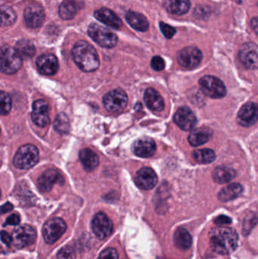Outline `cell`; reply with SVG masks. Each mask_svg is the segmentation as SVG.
I'll use <instances>...</instances> for the list:
<instances>
[{"label": "cell", "instance_id": "6da1fadb", "mask_svg": "<svg viewBox=\"0 0 258 259\" xmlns=\"http://www.w3.org/2000/svg\"><path fill=\"white\" fill-rule=\"evenodd\" d=\"M211 247L220 255H228L236 250L239 236L235 230L225 227L213 228L209 234Z\"/></svg>", "mask_w": 258, "mask_h": 259}, {"label": "cell", "instance_id": "7a4b0ae2", "mask_svg": "<svg viewBox=\"0 0 258 259\" xmlns=\"http://www.w3.org/2000/svg\"><path fill=\"white\" fill-rule=\"evenodd\" d=\"M71 54L76 65L85 72L96 71L99 67L98 53L95 48L87 42H77L72 49Z\"/></svg>", "mask_w": 258, "mask_h": 259}, {"label": "cell", "instance_id": "3957f363", "mask_svg": "<svg viewBox=\"0 0 258 259\" xmlns=\"http://www.w3.org/2000/svg\"><path fill=\"white\" fill-rule=\"evenodd\" d=\"M22 57L15 49L9 46L0 47V71L6 74H13L22 66Z\"/></svg>", "mask_w": 258, "mask_h": 259}, {"label": "cell", "instance_id": "277c9868", "mask_svg": "<svg viewBox=\"0 0 258 259\" xmlns=\"http://www.w3.org/2000/svg\"><path fill=\"white\" fill-rule=\"evenodd\" d=\"M39 161V150L31 144L24 145L17 151L13 164L20 170H27L33 167Z\"/></svg>", "mask_w": 258, "mask_h": 259}, {"label": "cell", "instance_id": "5b68a950", "mask_svg": "<svg viewBox=\"0 0 258 259\" xmlns=\"http://www.w3.org/2000/svg\"><path fill=\"white\" fill-rule=\"evenodd\" d=\"M88 34L92 40L104 48H113L118 44V37L115 33L95 23L89 26Z\"/></svg>", "mask_w": 258, "mask_h": 259}, {"label": "cell", "instance_id": "8992f818", "mask_svg": "<svg viewBox=\"0 0 258 259\" xmlns=\"http://www.w3.org/2000/svg\"><path fill=\"white\" fill-rule=\"evenodd\" d=\"M128 103V97L122 89L113 90L103 97V106L111 113L122 112Z\"/></svg>", "mask_w": 258, "mask_h": 259}, {"label": "cell", "instance_id": "52a82bcc", "mask_svg": "<svg viewBox=\"0 0 258 259\" xmlns=\"http://www.w3.org/2000/svg\"><path fill=\"white\" fill-rule=\"evenodd\" d=\"M201 91L207 97L221 99L227 94V88L222 80L215 76H204L199 80Z\"/></svg>", "mask_w": 258, "mask_h": 259}, {"label": "cell", "instance_id": "ba28073f", "mask_svg": "<svg viewBox=\"0 0 258 259\" xmlns=\"http://www.w3.org/2000/svg\"><path fill=\"white\" fill-rule=\"evenodd\" d=\"M65 222L59 218H53L45 222L42 228V236L47 243H56L66 231Z\"/></svg>", "mask_w": 258, "mask_h": 259}, {"label": "cell", "instance_id": "9c48e42d", "mask_svg": "<svg viewBox=\"0 0 258 259\" xmlns=\"http://www.w3.org/2000/svg\"><path fill=\"white\" fill-rule=\"evenodd\" d=\"M203 55L199 49L195 47H188L180 50L177 53V62L183 68L193 69L201 63Z\"/></svg>", "mask_w": 258, "mask_h": 259}, {"label": "cell", "instance_id": "30bf717a", "mask_svg": "<svg viewBox=\"0 0 258 259\" xmlns=\"http://www.w3.org/2000/svg\"><path fill=\"white\" fill-rule=\"evenodd\" d=\"M36 233L30 225H21L12 232V243L18 249L27 247L34 243Z\"/></svg>", "mask_w": 258, "mask_h": 259}, {"label": "cell", "instance_id": "8fae6325", "mask_svg": "<svg viewBox=\"0 0 258 259\" xmlns=\"http://www.w3.org/2000/svg\"><path fill=\"white\" fill-rule=\"evenodd\" d=\"M91 228L97 238L104 240L112 234L113 223L107 214L104 212H98L92 219Z\"/></svg>", "mask_w": 258, "mask_h": 259}, {"label": "cell", "instance_id": "7c38bea8", "mask_svg": "<svg viewBox=\"0 0 258 259\" xmlns=\"http://www.w3.org/2000/svg\"><path fill=\"white\" fill-rule=\"evenodd\" d=\"M24 22L30 28H38L42 25L45 19V12L40 5L33 3L24 9Z\"/></svg>", "mask_w": 258, "mask_h": 259}, {"label": "cell", "instance_id": "4fadbf2b", "mask_svg": "<svg viewBox=\"0 0 258 259\" xmlns=\"http://www.w3.org/2000/svg\"><path fill=\"white\" fill-rule=\"evenodd\" d=\"M174 121L180 129L189 131L196 125L197 118L195 113L189 108L183 106L176 112Z\"/></svg>", "mask_w": 258, "mask_h": 259}, {"label": "cell", "instance_id": "5bb4252c", "mask_svg": "<svg viewBox=\"0 0 258 259\" xmlns=\"http://www.w3.org/2000/svg\"><path fill=\"white\" fill-rule=\"evenodd\" d=\"M258 49L254 42H248L241 47L239 59L245 68L256 70L257 68Z\"/></svg>", "mask_w": 258, "mask_h": 259}, {"label": "cell", "instance_id": "9a60e30c", "mask_svg": "<svg viewBox=\"0 0 258 259\" xmlns=\"http://www.w3.org/2000/svg\"><path fill=\"white\" fill-rule=\"evenodd\" d=\"M32 121L40 127H46L50 123L48 105L44 100H36L33 104L31 113Z\"/></svg>", "mask_w": 258, "mask_h": 259}, {"label": "cell", "instance_id": "2e32d148", "mask_svg": "<svg viewBox=\"0 0 258 259\" xmlns=\"http://www.w3.org/2000/svg\"><path fill=\"white\" fill-rule=\"evenodd\" d=\"M135 183L141 190H151L157 184L158 176L153 169L147 167H142L136 173Z\"/></svg>", "mask_w": 258, "mask_h": 259}, {"label": "cell", "instance_id": "e0dca14e", "mask_svg": "<svg viewBox=\"0 0 258 259\" xmlns=\"http://www.w3.org/2000/svg\"><path fill=\"white\" fill-rule=\"evenodd\" d=\"M36 68L40 74L44 75H54L59 69V61L53 54L45 53L36 59Z\"/></svg>", "mask_w": 258, "mask_h": 259}, {"label": "cell", "instance_id": "ac0fdd59", "mask_svg": "<svg viewBox=\"0 0 258 259\" xmlns=\"http://www.w3.org/2000/svg\"><path fill=\"white\" fill-rule=\"evenodd\" d=\"M63 178L56 169H48L45 170L37 180V187L39 191L46 193L50 191L54 184H62Z\"/></svg>", "mask_w": 258, "mask_h": 259}, {"label": "cell", "instance_id": "d6986e66", "mask_svg": "<svg viewBox=\"0 0 258 259\" xmlns=\"http://www.w3.org/2000/svg\"><path fill=\"white\" fill-rule=\"evenodd\" d=\"M237 121L243 127H248L254 125L257 121V104L248 103L244 105L238 113Z\"/></svg>", "mask_w": 258, "mask_h": 259}, {"label": "cell", "instance_id": "ffe728a7", "mask_svg": "<svg viewBox=\"0 0 258 259\" xmlns=\"http://www.w3.org/2000/svg\"><path fill=\"white\" fill-rule=\"evenodd\" d=\"M133 153L141 158H149L156 151V144L152 139L142 137L134 142L132 146Z\"/></svg>", "mask_w": 258, "mask_h": 259}, {"label": "cell", "instance_id": "44dd1931", "mask_svg": "<svg viewBox=\"0 0 258 259\" xmlns=\"http://www.w3.org/2000/svg\"><path fill=\"white\" fill-rule=\"evenodd\" d=\"M94 16L98 21L116 30L121 28L122 26L121 18L115 12L107 8H101L95 11Z\"/></svg>", "mask_w": 258, "mask_h": 259}, {"label": "cell", "instance_id": "7402d4cb", "mask_svg": "<svg viewBox=\"0 0 258 259\" xmlns=\"http://www.w3.org/2000/svg\"><path fill=\"white\" fill-rule=\"evenodd\" d=\"M84 6L82 0H64L59 6V15L64 20L72 19Z\"/></svg>", "mask_w": 258, "mask_h": 259}, {"label": "cell", "instance_id": "603a6c76", "mask_svg": "<svg viewBox=\"0 0 258 259\" xmlns=\"http://www.w3.org/2000/svg\"><path fill=\"white\" fill-rule=\"evenodd\" d=\"M144 101L150 110L162 112L165 108V102L161 94L153 88H148L144 94Z\"/></svg>", "mask_w": 258, "mask_h": 259}, {"label": "cell", "instance_id": "cb8c5ba5", "mask_svg": "<svg viewBox=\"0 0 258 259\" xmlns=\"http://www.w3.org/2000/svg\"><path fill=\"white\" fill-rule=\"evenodd\" d=\"M212 135H213V131L212 129L207 127H198L193 130L189 134V144L195 147L201 146L209 142Z\"/></svg>", "mask_w": 258, "mask_h": 259}, {"label": "cell", "instance_id": "d4e9b609", "mask_svg": "<svg viewBox=\"0 0 258 259\" xmlns=\"http://www.w3.org/2000/svg\"><path fill=\"white\" fill-rule=\"evenodd\" d=\"M125 18L127 23L138 31H146L149 27L148 20L142 14L129 11L126 14Z\"/></svg>", "mask_w": 258, "mask_h": 259}, {"label": "cell", "instance_id": "484cf974", "mask_svg": "<svg viewBox=\"0 0 258 259\" xmlns=\"http://www.w3.org/2000/svg\"><path fill=\"white\" fill-rule=\"evenodd\" d=\"M79 157L83 168L86 171H92L96 168L99 164L98 155L90 149L86 148L82 149L79 154Z\"/></svg>", "mask_w": 258, "mask_h": 259}, {"label": "cell", "instance_id": "4316f807", "mask_svg": "<svg viewBox=\"0 0 258 259\" xmlns=\"http://www.w3.org/2000/svg\"><path fill=\"white\" fill-rule=\"evenodd\" d=\"M189 0H164V6L169 13L182 15L187 13L190 9Z\"/></svg>", "mask_w": 258, "mask_h": 259}, {"label": "cell", "instance_id": "83f0119b", "mask_svg": "<svg viewBox=\"0 0 258 259\" xmlns=\"http://www.w3.org/2000/svg\"><path fill=\"white\" fill-rule=\"evenodd\" d=\"M236 171L234 169L226 166H219L214 170L212 177L214 181L219 184H227L233 181L236 177Z\"/></svg>", "mask_w": 258, "mask_h": 259}, {"label": "cell", "instance_id": "f1b7e54d", "mask_svg": "<svg viewBox=\"0 0 258 259\" xmlns=\"http://www.w3.org/2000/svg\"><path fill=\"white\" fill-rule=\"evenodd\" d=\"M243 192V187L240 184L234 183L223 188L218 195V199L223 202H230L239 197Z\"/></svg>", "mask_w": 258, "mask_h": 259}, {"label": "cell", "instance_id": "f546056e", "mask_svg": "<svg viewBox=\"0 0 258 259\" xmlns=\"http://www.w3.org/2000/svg\"><path fill=\"white\" fill-rule=\"evenodd\" d=\"M174 243L178 249L188 250L192 246V236L185 228H178L174 233Z\"/></svg>", "mask_w": 258, "mask_h": 259}, {"label": "cell", "instance_id": "4dcf8cb0", "mask_svg": "<svg viewBox=\"0 0 258 259\" xmlns=\"http://www.w3.org/2000/svg\"><path fill=\"white\" fill-rule=\"evenodd\" d=\"M192 157L198 164H210L216 159L215 151L210 149H196L192 152Z\"/></svg>", "mask_w": 258, "mask_h": 259}, {"label": "cell", "instance_id": "1f68e13d", "mask_svg": "<svg viewBox=\"0 0 258 259\" xmlns=\"http://www.w3.org/2000/svg\"><path fill=\"white\" fill-rule=\"evenodd\" d=\"M16 19V13L10 6H0V27L12 25Z\"/></svg>", "mask_w": 258, "mask_h": 259}, {"label": "cell", "instance_id": "d6a6232c", "mask_svg": "<svg viewBox=\"0 0 258 259\" xmlns=\"http://www.w3.org/2000/svg\"><path fill=\"white\" fill-rule=\"evenodd\" d=\"M15 50L21 57L30 59L36 53V49L33 42L27 39H21L17 42Z\"/></svg>", "mask_w": 258, "mask_h": 259}, {"label": "cell", "instance_id": "836d02e7", "mask_svg": "<svg viewBox=\"0 0 258 259\" xmlns=\"http://www.w3.org/2000/svg\"><path fill=\"white\" fill-rule=\"evenodd\" d=\"M54 127L59 134H68L70 130V122L68 116L65 113H61L57 115L55 119Z\"/></svg>", "mask_w": 258, "mask_h": 259}, {"label": "cell", "instance_id": "e575fe53", "mask_svg": "<svg viewBox=\"0 0 258 259\" xmlns=\"http://www.w3.org/2000/svg\"><path fill=\"white\" fill-rule=\"evenodd\" d=\"M12 98L8 93L0 91V115H6L12 109Z\"/></svg>", "mask_w": 258, "mask_h": 259}, {"label": "cell", "instance_id": "d590c367", "mask_svg": "<svg viewBox=\"0 0 258 259\" xmlns=\"http://www.w3.org/2000/svg\"><path fill=\"white\" fill-rule=\"evenodd\" d=\"M57 259H76L75 252L71 246H65L58 252Z\"/></svg>", "mask_w": 258, "mask_h": 259}, {"label": "cell", "instance_id": "8d00e7d4", "mask_svg": "<svg viewBox=\"0 0 258 259\" xmlns=\"http://www.w3.org/2000/svg\"><path fill=\"white\" fill-rule=\"evenodd\" d=\"M257 222V216L255 214H252V215L249 217V219L246 218L245 219V222H244L243 234L245 235H248L250 231L256 226Z\"/></svg>", "mask_w": 258, "mask_h": 259}, {"label": "cell", "instance_id": "74e56055", "mask_svg": "<svg viewBox=\"0 0 258 259\" xmlns=\"http://www.w3.org/2000/svg\"><path fill=\"white\" fill-rule=\"evenodd\" d=\"M161 31L163 33L164 36L167 39H171L175 35L176 30L174 27H171L169 24H165L164 22L160 23Z\"/></svg>", "mask_w": 258, "mask_h": 259}, {"label": "cell", "instance_id": "f35d334b", "mask_svg": "<svg viewBox=\"0 0 258 259\" xmlns=\"http://www.w3.org/2000/svg\"><path fill=\"white\" fill-rule=\"evenodd\" d=\"M97 259H119L116 249L114 248H107L100 253Z\"/></svg>", "mask_w": 258, "mask_h": 259}, {"label": "cell", "instance_id": "ab89813d", "mask_svg": "<svg viewBox=\"0 0 258 259\" xmlns=\"http://www.w3.org/2000/svg\"><path fill=\"white\" fill-rule=\"evenodd\" d=\"M151 66L153 70L156 71H161L165 69V60L160 56H154L151 62Z\"/></svg>", "mask_w": 258, "mask_h": 259}, {"label": "cell", "instance_id": "60d3db41", "mask_svg": "<svg viewBox=\"0 0 258 259\" xmlns=\"http://www.w3.org/2000/svg\"><path fill=\"white\" fill-rule=\"evenodd\" d=\"M21 222V219L19 216L16 214H12L9 216L7 219H6V222H5L4 226H7V225H13V226H16L18 225Z\"/></svg>", "mask_w": 258, "mask_h": 259}, {"label": "cell", "instance_id": "b9f144b4", "mask_svg": "<svg viewBox=\"0 0 258 259\" xmlns=\"http://www.w3.org/2000/svg\"><path fill=\"white\" fill-rule=\"evenodd\" d=\"M215 223L218 225H230L232 219L227 215H220L215 219Z\"/></svg>", "mask_w": 258, "mask_h": 259}, {"label": "cell", "instance_id": "7bdbcfd3", "mask_svg": "<svg viewBox=\"0 0 258 259\" xmlns=\"http://www.w3.org/2000/svg\"><path fill=\"white\" fill-rule=\"evenodd\" d=\"M0 239L7 246H10L12 243V236L9 235L6 231H3L0 232Z\"/></svg>", "mask_w": 258, "mask_h": 259}, {"label": "cell", "instance_id": "ee69618b", "mask_svg": "<svg viewBox=\"0 0 258 259\" xmlns=\"http://www.w3.org/2000/svg\"><path fill=\"white\" fill-rule=\"evenodd\" d=\"M14 207L13 205L10 202H6L4 205L0 206V215L2 214H6V213L9 212V211H12L13 210Z\"/></svg>", "mask_w": 258, "mask_h": 259}, {"label": "cell", "instance_id": "f6af8a7d", "mask_svg": "<svg viewBox=\"0 0 258 259\" xmlns=\"http://www.w3.org/2000/svg\"><path fill=\"white\" fill-rule=\"evenodd\" d=\"M251 27H252L254 32L257 33L258 30V21L257 17H254V18H252V20H251Z\"/></svg>", "mask_w": 258, "mask_h": 259}, {"label": "cell", "instance_id": "bcb514c9", "mask_svg": "<svg viewBox=\"0 0 258 259\" xmlns=\"http://www.w3.org/2000/svg\"><path fill=\"white\" fill-rule=\"evenodd\" d=\"M0 198H1V190H0Z\"/></svg>", "mask_w": 258, "mask_h": 259}, {"label": "cell", "instance_id": "7dc6e473", "mask_svg": "<svg viewBox=\"0 0 258 259\" xmlns=\"http://www.w3.org/2000/svg\"><path fill=\"white\" fill-rule=\"evenodd\" d=\"M0 132H1V129H0Z\"/></svg>", "mask_w": 258, "mask_h": 259}]
</instances>
